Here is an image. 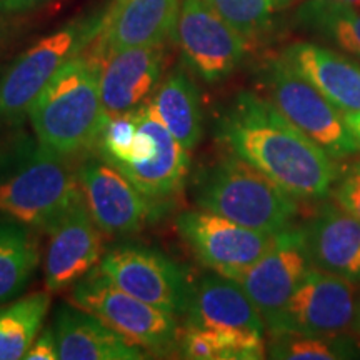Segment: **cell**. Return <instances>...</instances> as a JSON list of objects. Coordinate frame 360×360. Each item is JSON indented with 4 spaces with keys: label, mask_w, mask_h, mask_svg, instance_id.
I'll use <instances>...</instances> for the list:
<instances>
[{
    "label": "cell",
    "mask_w": 360,
    "mask_h": 360,
    "mask_svg": "<svg viewBox=\"0 0 360 360\" xmlns=\"http://www.w3.org/2000/svg\"><path fill=\"white\" fill-rule=\"evenodd\" d=\"M274 334L337 335L360 332L357 283L314 267L282 312L267 326Z\"/></svg>",
    "instance_id": "8"
},
{
    "label": "cell",
    "mask_w": 360,
    "mask_h": 360,
    "mask_svg": "<svg viewBox=\"0 0 360 360\" xmlns=\"http://www.w3.org/2000/svg\"><path fill=\"white\" fill-rule=\"evenodd\" d=\"M82 199L69 157L45 147L22 127L0 141V219L49 232Z\"/></svg>",
    "instance_id": "2"
},
{
    "label": "cell",
    "mask_w": 360,
    "mask_h": 360,
    "mask_svg": "<svg viewBox=\"0 0 360 360\" xmlns=\"http://www.w3.org/2000/svg\"><path fill=\"white\" fill-rule=\"evenodd\" d=\"M109 4L72 17L53 32L19 53L0 74V132L22 127L30 105L79 53L89 51L101 35Z\"/></svg>",
    "instance_id": "5"
},
{
    "label": "cell",
    "mask_w": 360,
    "mask_h": 360,
    "mask_svg": "<svg viewBox=\"0 0 360 360\" xmlns=\"http://www.w3.org/2000/svg\"><path fill=\"white\" fill-rule=\"evenodd\" d=\"M260 77L269 101L335 162L360 154V139L345 115L283 53L270 58Z\"/></svg>",
    "instance_id": "6"
},
{
    "label": "cell",
    "mask_w": 360,
    "mask_h": 360,
    "mask_svg": "<svg viewBox=\"0 0 360 360\" xmlns=\"http://www.w3.org/2000/svg\"><path fill=\"white\" fill-rule=\"evenodd\" d=\"M51 309V292H34L0 305V360L24 359L42 330Z\"/></svg>",
    "instance_id": "25"
},
{
    "label": "cell",
    "mask_w": 360,
    "mask_h": 360,
    "mask_svg": "<svg viewBox=\"0 0 360 360\" xmlns=\"http://www.w3.org/2000/svg\"><path fill=\"white\" fill-rule=\"evenodd\" d=\"M135 137H137V114L109 115L101 130L92 150L114 167L127 164L132 159Z\"/></svg>",
    "instance_id": "29"
},
{
    "label": "cell",
    "mask_w": 360,
    "mask_h": 360,
    "mask_svg": "<svg viewBox=\"0 0 360 360\" xmlns=\"http://www.w3.org/2000/svg\"><path fill=\"white\" fill-rule=\"evenodd\" d=\"M182 0H112L92 49L98 57L115 51L167 44L174 39Z\"/></svg>",
    "instance_id": "16"
},
{
    "label": "cell",
    "mask_w": 360,
    "mask_h": 360,
    "mask_svg": "<svg viewBox=\"0 0 360 360\" xmlns=\"http://www.w3.org/2000/svg\"><path fill=\"white\" fill-rule=\"evenodd\" d=\"M210 7L249 40L262 37L283 8V0H207Z\"/></svg>",
    "instance_id": "28"
},
{
    "label": "cell",
    "mask_w": 360,
    "mask_h": 360,
    "mask_svg": "<svg viewBox=\"0 0 360 360\" xmlns=\"http://www.w3.org/2000/svg\"><path fill=\"white\" fill-rule=\"evenodd\" d=\"M330 195L337 205L360 220V159L352 162L344 172L339 170Z\"/></svg>",
    "instance_id": "30"
},
{
    "label": "cell",
    "mask_w": 360,
    "mask_h": 360,
    "mask_svg": "<svg viewBox=\"0 0 360 360\" xmlns=\"http://www.w3.org/2000/svg\"><path fill=\"white\" fill-rule=\"evenodd\" d=\"M165 56V44L130 47L103 56L101 96L105 114H129L150 101L164 79Z\"/></svg>",
    "instance_id": "15"
},
{
    "label": "cell",
    "mask_w": 360,
    "mask_h": 360,
    "mask_svg": "<svg viewBox=\"0 0 360 360\" xmlns=\"http://www.w3.org/2000/svg\"><path fill=\"white\" fill-rule=\"evenodd\" d=\"M137 112L154 135V155L143 164L125 165L119 170L143 195L159 202H169L186 187L191 175V152L180 146L177 139L162 124L150 101L139 107Z\"/></svg>",
    "instance_id": "18"
},
{
    "label": "cell",
    "mask_w": 360,
    "mask_h": 360,
    "mask_svg": "<svg viewBox=\"0 0 360 360\" xmlns=\"http://www.w3.org/2000/svg\"><path fill=\"white\" fill-rule=\"evenodd\" d=\"M192 200L197 209L265 233H277L294 224L300 202L229 150L197 172Z\"/></svg>",
    "instance_id": "4"
},
{
    "label": "cell",
    "mask_w": 360,
    "mask_h": 360,
    "mask_svg": "<svg viewBox=\"0 0 360 360\" xmlns=\"http://www.w3.org/2000/svg\"><path fill=\"white\" fill-rule=\"evenodd\" d=\"M97 270L127 294L180 317L186 315L192 282L186 269L164 252L139 242H122L103 252Z\"/></svg>",
    "instance_id": "9"
},
{
    "label": "cell",
    "mask_w": 360,
    "mask_h": 360,
    "mask_svg": "<svg viewBox=\"0 0 360 360\" xmlns=\"http://www.w3.org/2000/svg\"><path fill=\"white\" fill-rule=\"evenodd\" d=\"M101 233L82 195L49 231L44 259L45 290L60 294L97 269L103 255Z\"/></svg>",
    "instance_id": "14"
},
{
    "label": "cell",
    "mask_w": 360,
    "mask_h": 360,
    "mask_svg": "<svg viewBox=\"0 0 360 360\" xmlns=\"http://www.w3.org/2000/svg\"><path fill=\"white\" fill-rule=\"evenodd\" d=\"M175 227L204 267L233 281L262 257L276 237V233L254 231L197 207L180 214Z\"/></svg>",
    "instance_id": "12"
},
{
    "label": "cell",
    "mask_w": 360,
    "mask_h": 360,
    "mask_svg": "<svg viewBox=\"0 0 360 360\" xmlns=\"http://www.w3.org/2000/svg\"><path fill=\"white\" fill-rule=\"evenodd\" d=\"M295 20L307 32L360 58V8L332 0H304Z\"/></svg>",
    "instance_id": "26"
},
{
    "label": "cell",
    "mask_w": 360,
    "mask_h": 360,
    "mask_svg": "<svg viewBox=\"0 0 360 360\" xmlns=\"http://www.w3.org/2000/svg\"><path fill=\"white\" fill-rule=\"evenodd\" d=\"M290 2H292V0H283V6H285V7H287V6H289V4H290Z\"/></svg>",
    "instance_id": "35"
},
{
    "label": "cell",
    "mask_w": 360,
    "mask_h": 360,
    "mask_svg": "<svg viewBox=\"0 0 360 360\" xmlns=\"http://www.w3.org/2000/svg\"><path fill=\"white\" fill-rule=\"evenodd\" d=\"M69 302L94 314L150 355L170 357L179 354L182 335L179 317L119 289L97 269L72 287Z\"/></svg>",
    "instance_id": "7"
},
{
    "label": "cell",
    "mask_w": 360,
    "mask_h": 360,
    "mask_svg": "<svg viewBox=\"0 0 360 360\" xmlns=\"http://www.w3.org/2000/svg\"><path fill=\"white\" fill-rule=\"evenodd\" d=\"M84 200L105 236H130L157 222L167 202L143 195L125 175L101 155H85L77 167Z\"/></svg>",
    "instance_id": "11"
},
{
    "label": "cell",
    "mask_w": 360,
    "mask_h": 360,
    "mask_svg": "<svg viewBox=\"0 0 360 360\" xmlns=\"http://www.w3.org/2000/svg\"><path fill=\"white\" fill-rule=\"evenodd\" d=\"M317 269L360 283V220L340 205L326 204L304 224Z\"/></svg>",
    "instance_id": "20"
},
{
    "label": "cell",
    "mask_w": 360,
    "mask_h": 360,
    "mask_svg": "<svg viewBox=\"0 0 360 360\" xmlns=\"http://www.w3.org/2000/svg\"><path fill=\"white\" fill-rule=\"evenodd\" d=\"M53 332L58 360H142L152 357L146 349L117 334L94 314L70 302L57 309Z\"/></svg>",
    "instance_id": "17"
},
{
    "label": "cell",
    "mask_w": 360,
    "mask_h": 360,
    "mask_svg": "<svg viewBox=\"0 0 360 360\" xmlns=\"http://www.w3.org/2000/svg\"><path fill=\"white\" fill-rule=\"evenodd\" d=\"M332 2L342 4V6H349V7L360 8V0H332Z\"/></svg>",
    "instance_id": "34"
},
{
    "label": "cell",
    "mask_w": 360,
    "mask_h": 360,
    "mask_svg": "<svg viewBox=\"0 0 360 360\" xmlns=\"http://www.w3.org/2000/svg\"><path fill=\"white\" fill-rule=\"evenodd\" d=\"M179 354L191 360H260L267 347L262 332L184 327Z\"/></svg>",
    "instance_id": "24"
},
{
    "label": "cell",
    "mask_w": 360,
    "mask_h": 360,
    "mask_svg": "<svg viewBox=\"0 0 360 360\" xmlns=\"http://www.w3.org/2000/svg\"><path fill=\"white\" fill-rule=\"evenodd\" d=\"M51 0H0V13H22L34 11Z\"/></svg>",
    "instance_id": "32"
},
{
    "label": "cell",
    "mask_w": 360,
    "mask_h": 360,
    "mask_svg": "<svg viewBox=\"0 0 360 360\" xmlns=\"http://www.w3.org/2000/svg\"><path fill=\"white\" fill-rule=\"evenodd\" d=\"M215 137L297 200L319 202L332 193L337 162L267 97L238 92L219 114Z\"/></svg>",
    "instance_id": "1"
},
{
    "label": "cell",
    "mask_w": 360,
    "mask_h": 360,
    "mask_svg": "<svg viewBox=\"0 0 360 360\" xmlns=\"http://www.w3.org/2000/svg\"><path fill=\"white\" fill-rule=\"evenodd\" d=\"M58 359V345L56 339L53 327H45L35 337L24 360H57Z\"/></svg>",
    "instance_id": "31"
},
{
    "label": "cell",
    "mask_w": 360,
    "mask_h": 360,
    "mask_svg": "<svg viewBox=\"0 0 360 360\" xmlns=\"http://www.w3.org/2000/svg\"><path fill=\"white\" fill-rule=\"evenodd\" d=\"M314 267L304 225L292 224L276 233L270 249L238 278L262 315L265 328Z\"/></svg>",
    "instance_id": "13"
},
{
    "label": "cell",
    "mask_w": 360,
    "mask_h": 360,
    "mask_svg": "<svg viewBox=\"0 0 360 360\" xmlns=\"http://www.w3.org/2000/svg\"><path fill=\"white\" fill-rule=\"evenodd\" d=\"M267 357L277 360H350L360 357V345L349 334H274Z\"/></svg>",
    "instance_id": "27"
},
{
    "label": "cell",
    "mask_w": 360,
    "mask_h": 360,
    "mask_svg": "<svg viewBox=\"0 0 360 360\" xmlns=\"http://www.w3.org/2000/svg\"><path fill=\"white\" fill-rule=\"evenodd\" d=\"M184 327L244 328L264 332L265 322L244 287L233 278L209 274L192 283Z\"/></svg>",
    "instance_id": "19"
},
{
    "label": "cell",
    "mask_w": 360,
    "mask_h": 360,
    "mask_svg": "<svg viewBox=\"0 0 360 360\" xmlns=\"http://www.w3.org/2000/svg\"><path fill=\"white\" fill-rule=\"evenodd\" d=\"M192 72L186 65H175L160 80L150 98L155 114L188 152L199 146L204 137L202 98Z\"/></svg>",
    "instance_id": "22"
},
{
    "label": "cell",
    "mask_w": 360,
    "mask_h": 360,
    "mask_svg": "<svg viewBox=\"0 0 360 360\" xmlns=\"http://www.w3.org/2000/svg\"><path fill=\"white\" fill-rule=\"evenodd\" d=\"M283 57L344 115H360V64L314 42H295Z\"/></svg>",
    "instance_id": "21"
},
{
    "label": "cell",
    "mask_w": 360,
    "mask_h": 360,
    "mask_svg": "<svg viewBox=\"0 0 360 360\" xmlns=\"http://www.w3.org/2000/svg\"><path fill=\"white\" fill-rule=\"evenodd\" d=\"M345 122H347L350 130L360 139V115H345Z\"/></svg>",
    "instance_id": "33"
},
{
    "label": "cell",
    "mask_w": 360,
    "mask_h": 360,
    "mask_svg": "<svg viewBox=\"0 0 360 360\" xmlns=\"http://www.w3.org/2000/svg\"><path fill=\"white\" fill-rule=\"evenodd\" d=\"M40 264L37 232L0 219V305L19 297Z\"/></svg>",
    "instance_id": "23"
},
{
    "label": "cell",
    "mask_w": 360,
    "mask_h": 360,
    "mask_svg": "<svg viewBox=\"0 0 360 360\" xmlns=\"http://www.w3.org/2000/svg\"><path fill=\"white\" fill-rule=\"evenodd\" d=\"M174 39L184 65L205 84H219L240 67L249 40L210 7L207 0H182Z\"/></svg>",
    "instance_id": "10"
},
{
    "label": "cell",
    "mask_w": 360,
    "mask_h": 360,
    "mask_svg": "<svg viewBox=\"0 0 360 360\" xmlns=\"http://www.w3.org/2000/svg\"><path fill=\"white\" fill-rule=\"evenodd\" d=\"M101 64L92 47L79 53L58 70L27 114L35 137L69 159L92 150L109 117L101 96Z\"/></svg>",
    "instance_id": "3"
}]
</instances>
